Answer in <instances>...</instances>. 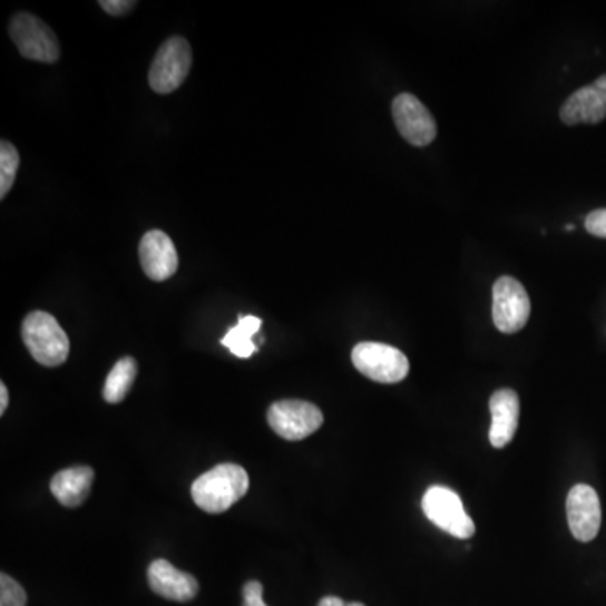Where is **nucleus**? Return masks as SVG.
I'll list each match as a JSON object with an SVG mask.
<instances>
[{"instance_id": "f257e3e1", "label": "nucleus", "mask_w": 606, "mask_h": 606, "mask_svg": "<svg viewBox=\"0 0 606 606\" xmlns=\"http://www.w3.org/2000/svg\"><path fill=\"white\" fill-rule=\"evenodd\" d=\"M250 489V477L236 463H221L194 480L193 500L204 512L221 514L232 509Z\"/></svg>"}, {"instance_id": "f03ea898", "label": "nucleus", "mask_w": 606, "mask_h": 606, "mask_svg": "<svg viewBox=\"0 0 606 606\" xmlns=\"http://www.w3.org/2000/svg\"><path fill=\"white\" fill-rule=\"evenodd\" d=\"M22 339L29 354L46 368H56L69 355V339L48 312H31L22 322Z\"/></svg>"}, {"instance_id": "7ed1b4c3", "label": "nucleus", "mask_w": 606, "mask_h": 606, "mask_svg": "<svg viewBox=\"0 0 606 606\" xmlns=\"http://www.w3.org/2000/svg\"><path fill=\"white\" fill-rule=\"evenodd\" d=\"M352 364L375 383H400L410 372V361L400 349L379 342H361L352 349Z\"/></svg>"}, {"instance_id": "20e7f679", "label": "nucleus", "mask_w": 606, "mask_h": 606, "mask_svg": "<svg viewBox=\"0 0 606 606\" xmlns=\"http://www.w3.org/2000/svg\"><path fill=\"white\" fill-rule=\"evenodd\" d=\"M193 66V49L180 36L167 39L148 71V84L156 94L167 95L176 91L186 81Z\"/></svg>"}, {"instance_id": "39448f33", "label": "nucleus", "mask_w": 606, "mask_h": 606, "mask_svg": "<svg viewBox=\"0 0 606 606\" xmlns=\"http://www.w3.org/2000/svg\"><path fill=\"white\" fill-rule=\"evenodd\" d=\"M424 516L441 530L459 539H470L476 535V524L466 512L459 493L448 487L434 486L427 490L421 500Z\"/></svg>"}, {"instance_id": "423d86ee", "label": "nucleus", "mask_w": 606, "mask_h": 606, "mask_svg": "<svg viewBox=\"0 0 606 606\" xmlns=\"http://www.w3.org/2000/svg\"><path fill=\"white\" fill-rule=\"evenodd\" d=\"M266 420L283 440L299 441L311 437L322 427L324 414L309 401L283 400L268 408Z\"/></svg>"}, {"instance_id": "0eeeda50", "label": "nucleus", "mask_w": 606, "mask_h": 606, "mask_svg": "<svg viewBox=\"0 0 606 606\" xmlns=\"http://www.w3.org/2000/svg\"><path fill=\"white\" fill-rule=\"evenodd\" d=\"M9 35L25 58L39 62H56L61 55L58 38L48 25L28 14L19 12L9 25Z\"/></svg>"}, {"instance_id": "6e6552de", "label": "nucleus", "mask_w": 606, "mask_h": 606, "mask_svg": "<svg viewBox=\"0 0 606 606\" xmlns=\"http://www.w3.org/2000/svg\"><path fill=\"white\" fill-rule=\"evenodd\" d=\"M530 300L522 283L500 276L492 289V319L502 334H516L529 321Z\"/></svg>"}, {"instance_id": "1a4fd4ad", "label": "nucleus", "mask_w": 606, "mask_h": 606, "mask_svg": "<svg viewBox=\"0 0 606 606\" xmlns=\"http://www.w3.org/2000/svg\"><path fill=\"white\" fill-rule=\"evenodd\" d=\"M393 118L398 131L414 147H427L437 137V121L414 95L401 94L394 98Z\"/></svg>"}, {"instance_id": "9d476101", "label": "nucleus", "mask_w": 606, "mask_h": 606, "mask_svg": "<svg viewBox=\"0 0 606 606\" xmlns=\"http://www.w3.org/2000/svg\"><path fill=\"white\" fill-rule=\"evenodd\" d=\"M566 514L571 535L581 543H589L598 535L602 526V504L593 487L578 483L573 487L566 500Z\"/></svg>"}, {"instance_id": "9b49d317", "label": "nucleus", "mask_w": 606, "mask_h": 606, "mask_svg": "<svg viewBox=\"0 0 606 606\" xmlns=\"http://www.w3.org/2000/svg\"><path fill=\"white\" fill-rule=\"evenodd\" d=\"M141 268L154 282L170 278L179 268V256L173 240L159 229L145 233L138 246Z\"/></svg>"}, {"instance_id": "f8f14e48", "label": "nucleus", "mask_w": 606, "mask_h": 606, "mask_svg": "<svg viewBox=\"0 0 606 606\" xmlns=\"http://www.w3.org/2000/svg\"><path fill=\"white\" fill-rule=\"evenodd\" d=\"M147 578L152 592L170 602H190L199 592V583L193 575L179 571L166 559L152 561L148 566Z\"/></svg>"}, {"instance_id": "ddd939ff", "label": "nucleus", "mask_w": 606, "mask_h": 606, "mask_svg": "<svg viewBox=\"0 0 606 606\" xmlns=\"http://www.w3.org/2000/svg\"><path fill=\"white\" fill-rule=\"evenodd\" d=\"M490 413H492L490 444L493 448L507 447L519 427L520 404L516 391L499 390L493 393L490 398Z\"/></svg>"}, {"instance_id": "4468645a", "label": "nucleus", "mask_w": 606, "mask_h": 606, "mask_svg": "<svg viewBox=\"0 0 606 606\" xmlns=\"http://www.w3.org/2000/svg\"><path fill=\"white\" fill-rule=\"evenodd\" d=\"M95 472L91 467H71L56 473L51 480L52 496L65 507H78L90 496Z\"/></svg>"}, {"instance_id": "2eb2a0df", "label": "nucleus", "mask_w": 606, "mask_h": 606, "mask_svg": "<svg viewBox=\"0 0 606 606\" xmlns=\"http://www.w3.org/2000/svg\"><path fill=\"white\" fill-rule=\"evenodd\" d=\"M559 117L566 125L599 124L606 118V105L589 85L579 88L565 101L559 110Z\"/></svg>"}, {"instance_id": "dca6fc26", "label": "nucleus", "mask_w": 606, "mask_h": 606, "mask_svg": "<svg viewBox=\"0 0 606 606\" xmlns=\"http://www.w3.org/2000/svg\"><path fill=\"white\" fill-rule=\"evenodd\" d=\"M137 361L134 358H130V355L121 358L105 379V401L110 404L121 403L125 397L130 393L131 384L137 378Z\"/></svg>"}, {"instance_id": "f3484780", "label": "nucleus", "mask_w": 606, "mask_h": 606, "mask_svg": "<svg viewBox=\"0 0 606 606\" xmlns=\"http://www.w3.org/2000/svg\"><path fill=\"white\" fill-rule=\"evenodd\" d=\"M260 328H262V321L258 317L245 315V317L240 319L235 328L229 329V332L221 339V344L229 349L236 358H252L256 349H258L253 342V335L258 334Z\"/></svg>"}, {"instance_id": "a211bd4d", "label": "nucleus", "mask_w": 606, "mask_h": 606, "mask_svg": "<svg viewBox=\"0 0 606 606\" xmlns=\"http://www.w3.org/2000/svg\"><path fill=\"white\" fill-rule=\"evenodd\" d=\"M19 164H21V157L14 145L11 141H2L0 144V197L2 199L14 186Z\"/></svg>"}, {"instance_id": "6ab92c4d", "label": "nucleus", "mask_w": 606, "mask_h": 606, "mask_svg": "<svg viewBox=\"0 0 606 606\" xmlns=\"http://www.w3.org/2000/svg\"><path fill=\"white\" fill-rule=\"evenodd\" d=\"M28 596L25 588L11 576L2 573L0 576V606H26Z\"/></svg>"}, {"instance_id": "aec40b11", "label": "nucleus", "mask_w": 606, "mask_h": 606, "mask_svg": "<svg viewBox=\"0 0 606 606\" xmlns=\"http://www.w3.org/2000/svg\"><path fill=\"white\" fill-rule=\"evenodd\" d=\"M585 227L589 235L606 240V209H596L589 213L585 219Z\"/></svg>"}, {"instance_id": "412c9836", "label": "nucleus", "mask_w": 606, "mask_h": 606, "mask_svg": "<svg viewBox=\"0 0 606 606\" xmlns=\"http://www.w3.org/2000/svg\"><path fill=\"white\" fill-rule=\"evenodd\" d=\"M243 606H266L263 602V585L260 581H248L243 588Z\"/></svg>"}, {"instance_id": "4be33fe9", "label": "nucleus", "mask_w": 606, "mask_h": 606, "mask_svg": "<svg viewBox=\"0 0 606 606\" xmlns=\"http://www.w3.org/2000/svg\"><path fill=\"white\" fill-rule=\"evenodd\" d=\"M100 6L110 16H124L130 12L137 6V2H128V0H104V2H100Z\"/></svg>"}, {"instance_id": "5701e85b", "label": "nucleus", "mask_w": 606, "mask_h": 606, "mask_svg": "<svg viewBox=\"0 0 606 606\" xmlns=\"http://www.w3.org/2000/svg\"><path fill=\"white\" fill-rule=\"evenodd\" d=\"M592 87L595 88L596 94L599 95L603 104L606 105V75L599 76L598 80H596L595 84L592 85Z\"/></svg>"}, {"instance_id": "b1692460", "label": "nucleus", "mask_w": 606, "mask_h": 606, "mask_svg": "<svg viewBox=\"0 0 606 606\" xmlns=\"http://www.w3.org/2000/svg\"><path fill=\"white\" fill-rule=\"evenodd\" d=\"M9 404V391L4 383H0V414H4Z\"/></svg>"}, {"instance_id": "393cba45", "label": "nucleus", "mask_w": 606, "mask_h": 606, "mask_svg": "<svg viewBox=\"0 0 606 606\" xmlns=\"http://www.w3.org/2000/svg\"><path fill=\"white\" fill-rule=\"evenodd\" d=\"M317 606H348L344 599L338 598V596H325L319 602Z\"/></svg>"}, {"instance_id": "a878e982", "label": "nucleus", "mask_w": 606, "mask_h": 606, "mask_svg": "<svg viewBox=\"0 0 606 606\" xmlns=\"http://www.w3.org/2000/svg\"><path fill=\"white\" fill-rule=\"evenodd\" d=\"M348 606H365L362 603H348Z\"/></svg>"}]
</instances>
